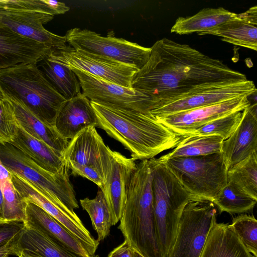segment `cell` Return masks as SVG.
Listing matches in <instances>:
<instances>
[{
    "label": "cell",
    "mask_w": 257,
    "mask_h": 257,
    "mask_svg": "<svg viewBox=\"0 0 257 257\" xmlns=\"http://www.w3.org/2000/svg\"><path fill=\"white\" fill-rule=\"evenodd\" d=\"M80 203L91 219L97 234V240L102 241L109 235L111 226L110 213L103 192L99 189L94 198L80 199Z\"/></svg>",
    "instance_id": "cell-31"
},
{
    "label": "cell",
    "mask_w": 257,
    "mask_h": 257,
    "mask_svg": "<svg viewBox=\"0 0 257 257\" xmlns=\"http://www.w3.org/2000/svg\"><path fill=\"white\" fill-rule=\"evenodd\" d=\"M257 7L250 8L215 28L199 34L222 37V40L254 51L257 49Z\"/></svg>",
    "instance_id": "cell-22"
},
{
    "label": "cell",
    "mask_w": 257,
    "mask_h": 257,
    "mask_svg": "<svg viewBox=\"0 0 257 257\" xmlns=\"http://www.w3.org/2000/svg\"><path fill=\"white\" fill-rule=\"evenodd\" d=\"M91 104L96 114L97 127L120 143L135 161L153 158L175 148L184 138L151 115L92 101Z\"/></svg>",
    "instance_id": "cell-2"
},
{
    "label": "cell",
    "mask_w": 257,
    "mask_h": 257,
    "mask_svg": "<svg viewBox=\"0 0 257 257\" xmlns=\"http://www.w3.org/2000/svg\"><path fill=\"white\" fill-rule=\"evenodd\" d=\"M135 160L112 151L111 166L106 180L100 189L107 203L111 226L120 219L125 205L128 186L136 169Z\"/></svg>",
    "instance_id": "cell-17"
},
{
    "label": "cell",
    "mask_w": 257,
    "mask_h": 257,
    "mask_svg": "<svg viewBox=\"0 0 257 257\" xmlns=\"http://www.w3.org/2000/svg\"><path fill=\"white\" fill-rule=\"evenodd\" d=\"M257 199L248 195L234 183L227 181V184L212 201L220 212L231 214H241L252 209Z\"/></svg>",
    "instance_id": "cell-30"
},
{
    "label": "cell",
    "mask_w": 257,
    "mask_h": 257,
    "mask_svg": "<svg viewBox=\"0 0 257 257\" xmlns=\"http://www.w3.org/2000/svg\"><path fill=\"white\" fill-rule=\"evenodd\" d=\"M11 177V173L4 166L0 160V221H6L4 217L3 196L2 186L4 182Z\"/></svg>",
    "instance_id": "cell-39"
},
{
    "label": "cell",
    "mask_w": 257,
    "mask_h": 257,
    "mask_svg": "<svg viewBox=\"0 0 257 257\" xmlns=\"http://www.w3.org/2000/svg\"><path fill=\"white\" fill-rule=\"evenodd\" d=\"M0 90L4 98L17 102L45 124L54 126L67 100L49 83L35 63L0 70Z\"/></svg>",
    "instance_id": "cell-4"
},
{
    "label": "cell",
    "mask_w": 257,
    "mask_h": 257,
    "mask_svg": "<svg viewBox=\"0 0 257 257\" xmlns=\"http://www.w3.org/2000/svg\"><path fill=\"white\" fill-rule=\"evenodd\" d=\"M11 179L24 200L40 207L69 230L92 255L95 254L99 242L92 236L74 211L55 204L31 184L17 175L11 173Z\"/></svg>",
    "instance_id": "cell-14"
},
{
    "label": "cell",
    "mask_w": 257,
    "mask_h": 257,
    "mask_svg": "<svg viewBox=\"0 0 257 257\" xmlns=\"http://www.w3.org/2000/svg\"><path fill=\"white\" fill-rule=\"evenodd\" d=\"M14 255L27 250L42 257H81L56 244L39 231L25 224L13 241ZM93 257H99L95 254Z\"/></svg>",
    "instance_id": "cell-25"
},
{
    "label": "cell",
    "mask_w": 257,
    "mask_h": 257,
    "mask_svg": "<svg viewBox=\"0 0 257 257\" xmlns=\"http://www.w3.org/2000/svg\"><path fill=\"white\" fill-rule=\"evenodd\" d=\"M221 153L228 171L253 153H257V106L250 104L231 135L223 140Z\"/></svg>",
    "instance_id": "cell-18"
},
{
    "label": "cell",
    "mask_w": 257,
    "mask_h": 257,
    "mask_svg": "<svg viewBox=\"0 0 257 257\" xmlns=\"http://www.w3.org/2000/svg\"><path fill=\"white\" fill-rule=\"evenodd\" d=\"M9 100L13 105L19 126L30 136L44 142L63 156L68 140L63 138L54 126H49L42 122L22 104Z\"/></svg>",
    "instance_id": "cell-26"
},
{
    "label": "cell",
    "mask_w": 257,
    "mask_h": 257,
    "mask_svg": "<svg viewBox=\"0 0 257 257\" xmlns=\"http://www.w3.org/2000/svg\"><path fill=\"white\" fill-rule=\"evenodd\" d=\"M230 225L246 249L257 257V221L254 216L239 215L233 218Z\"/></svg>",
    "instance_id": "cell-36"
},
{
    "label": "cell",
    "mask_w": 257,
    "mask_h": 257,
    "mask_svg": "<svg viewBox=\"0 0 257 257\" xmlns=\"http://www.w3.org/2000/svg\"><path fill=\"white\" fill-rule=\"evenodd\" d=\"M71 69L79 80L82 94L91 101L151 115L150 101L140 92L108 82L79 69Z\"/></svg>",
    "instance_id": "cell-11"
},
{
    "label": "cell",
    "mask_w": 257,
    "mask_h": 257,
    "mask_svg": "<svg viewBox=\"0 0 257 257\" xmlns=\"http://www.w3.org/2000/svg\"><path fill=\"white\" fill-rule=\"evenodd\" d=\"M151 48L148 61L131 82V88L148 98L151 111L206 87L247 80L222 61L187 44L164 38Z\"/></svg>",
    "instance_id": "cell-1"
},
{
    "label": "cell",
    "mask_w": 257,
    "mask_h": 257,
    "mask_svg": "<svg viewBox=\"0 0 257 257\" xmlns=\"http://www.w3.org/2000/svg\"><path fill=\"white\" fill-rule=\"evenodd\" d=\"M54 18L48 14L0 8V26L19 35L57 49L66 45L65 36L53 34L43 26Z\"/></svg>",
    "instance_id": "cell-16"
},
{
    "label": "cell",
    "mask_w": 257,
    "mask_h": 257,
    "mask_svg": "<svg viewBox=\"0 0 257 257\" xmlns=\"http://www.w3.org/2000/svg\"><path fill=\"white\" fill-rule=\"evenodd\" d=\"M0 8L37 12L53 16L70 10L64 3L52 0H0Z\"/></svg>",
    "instance_id": "cell-35"
},
{
    "label": "cell",
    "mask_w": 257,
    "mask_h": 257,
    "mask_svg": "<svg viewBox=\"0 0 257 257\" xmlns=\"http://www.w3.org/2000/svg\"><path fill=\"white\" fill-rule=\"evenodd\" d=\"M8 143L52 174L59 173L65 163L63 156L44 142L30 136L20 126L16 136Z\"/></svg>",
    "instance_id": "cell-24"
},
{
    "label": "cell",
    "mask_w": 257,
    "mask_h": 257,
    "mask_svg": "<svg viewBox=\"0 0 257 257\" xmlns=\"http://www.w3.org/2000/svg\"><path fill=\"white\" fill-rule=\"evenodd\" d=\"M216 215L211 201L189 202L182 211L174 242L167 257H200Z\"/></svg>",
    "instance_id": "cell-8"
},
{
    "label": "cell",
    "mask_w": 257,
    "mask_h": 257,
    "mask_svg": "<svg viewBox=\"0 0 257 257\" xmlns=\"http://www.w3.org/2000/svg\"><path fill=\"white\" fill-rule=\"evenodd\" d=\"M156 158L137 164L118 226L124 240L144 257H163L158 239L152 180Z\"/></svg>",
    "instance_id": "cell-3"
},
{
    "label": "cell",
    "mask_w": 257,
    "mask_h": 257,
    "mask_svg": "<svg viewBox=\"0 0 257 257\" xmlns=\"http://www.w3.org/2000/svg\"><path fill=\"white\" fill-rule=\"evenodd\" d=\"M228 181L257 199V153L249 156L228 171Z\"/></svg>",
    "instance_id": "cell-32"
},
{
    "label": "cell",
    "mask_w": 257,
    "mask_h": 257,
    "mask_svg": "<svg viewBox=\"0 0 257 257\" xmlns=\"http://www.w3.org/2000/svg\"><path fill=\"white\" fill-rule=\"evenodd\" d=\"M97 127V120L90 100L81 93L66 101L60 110L54 127L64 139L72 140L89 126Z\"/></svg>",
    "instance_id": "cell-21"
},
{
    "label": "cell",
    "mask_w": 257,
    "mask_h": 257,
    "mask_svg": "<svg viewBox=\"0 0 257 257\" xmlns=\"http://www.w3.org/2000/svg\"><path fill=\"white\" fill-rule=\"evenodd\" d=\"M14 239L7 244L0 246V257H8L10 255H14L13 244Z\"/></svg>",
    "instance_id": "cell-41"
},
{
    "label": "cell",
    "mask_w": 257,
    "mask_h": 257,
    "mask_svg": "<svg viewBox=\"0 0 257 257\" xmlns=\"http://www.w3.org/2000/svg\"><path fill=\"white\" fill-rule=\"evenodd\" d=\"M132 257H144L143 255L132 248Z\"/></svg>",
    "instance_id": "cell-43"
},
{
    "label": "cell",
    "mask_w": 257,
    "mask_h": 257,
    "mask_svg": "<svg viewBox=\"0 0 257 257\" xmlns=\"http://www.w3.org/2000/svg\"><path fill=\"white\" fill-rule=\"evenodd\" d=\"M53 60L70 69L82 70L108 82L131 88L136 67L108 57L97 55L70 46L55 49L49 55Z\"/></svg>",
    "instance_id": "cell-10"
},
{
    "label": "cell",
    "mask_w": 257,
    "mask_h": 257,
    "mask_svg": "<svg viewBox=\"0 0 257 257\" xmlns=\"http://www.w3.org/2000/svg\"><path fill=\"white\" fill-rule=\"evenodd\" d=\"M53 50L0 26V70L21 64H37Z\"/></svg>",
    "instance_id": "cell-19"
},
{
    "label": "cell",
    "mask_w": 257,
    "mask_h": 257,
    "mask_svg": "<svg viewBox=\"0 0 257 257\" xmlns=\"http://www.w3.org/2000/svg\"><path fill=\"white\" fill-rule=\"evenodd\" d=\"M19 127L12 102L3 98L0 100V144L11 141L17 135Z\"/></svg>",
    "instance_id": "cell-37"
},
{
    "label": "cell",
    "mask_w": 257,
    "mask_h": 257,
    "mask_svg": "<svg viewBox=\"0 0 257 257\" xmlns=\"http://www.w3.org/2000/svg\"><path fill=\"white\" fill-rule=\"evenodd\" d=\"M111 153L95 127L91 126L80 132L69 142L63 158L71 170L79 168L98 170L104 184L111 166Z\"/></svg>",
    "instance_id": "cell-12"
},
{
    "label": "cell",
    "mask_w": 257,
    "mask_h": 257,
    "mask_svg": "<svg viewBox=\"0 0 257 257\" xmlns=\"http://www.w3.org/2000/svg\"><path fill=\"white\" fill-rule=\"evenodd\" d=\"M200 257H252L230 224L212 223Z\"/></svg>",
    "instance_id": "cell-23"
},
{
    "label": "cell",
    "mask_w": 257,
    "mask_h": 257,
    "mask_svg": "<svg viewBox=\"0 0 257 257\" xmlns=\"http://www.w3.org/2000/svg\"><path fill=\"white\" fill-rule=\"evenodd\" d=\"M39 68L54 89L66 100L80 94L79 80L71 69L49 57V55L38 63Z\"/></svg>",
    "instance_id": "cell-28"
},
{
    "label": "cell",
    "mask_w": 257,
    "mask_h": 257,
    "mask_svg": "<svg viewBox=\"0 0 257 257\" xmlns=\"http://www.w3.org/2000/svg\"><path fill=\"white\" fill-rule=\"evenodd\" d=\"M25 226L19 221H0V246H3L18 235Z\"/></svg>",
    "instance_id": "cell-38"
},
{
    "label": "cell",
    "mask_w": 257,
    "mask_h": 257,
    "mask_svg": "<svg viewBox=\"0 0 257 257\" xmlns=\"http://www.w3.org/2000/svg\"><path fill=\"white\" fill-rule=\"evenodd\" d=\"M242 117V111L220 116L194 130L190 136H217L225 140L235 130Z\"/></svg>",
    "instance_id": "cell-33"
},
{
    "label": "cell",
    "mask_w": 257,
    "mask_h": 257,
    "mask_svg": "<svg viewBox=\"0 0 257 257\" xmlns=\"http://www.w3.org/2000/svg\"><path fill=\"white\" fill-rule=\"evenodd\" d=\"M223 139L217 136L191 135L183 138L164 158L204 156L221 152Z\"/></svg>",
    "instance_id": "cell-29"
},
{
    "label": "cell",
    "mask_w": 257,
    "mask_h": 257,
    "mask_svg": "<svg viewBox=\"0 0 257 257\" xmlns=\"http://www.w3.org/2000/svg\"><path fill=\"white\" fill-rule=\"evenodd\" d=\"M4 98V95L3 93L2 92L1 90H0V100Z\"/></svg>",
    "instance_id": "cell-44"
},
{
    "label": "cell",
    "mask_w": 257,
    "mask_h": 257,
    "mask_svg": "<svg viewBox=\"0 0 257 257\" xmlns=\"http://www.w3.org/2000/svg\"><path fill=\"white\" fill-rule=\"evenodd\" d=\"M250 104L247 96L237 97L220 103L155 118L176 134L185 138L204 124L231 112L243 111Z\"/></svg>",
    "instance_id": "cell-15"
},
{
    "label": "cell",
    "mask_w": 257,
    "mask_h": 257,
    "mask_svg": "<svg viewBox=\"0 0 257 257\" xmlns=\"http://www.w3.org/2000/svg\"><path fill=\"white\" fill-rule=\"evenodd\" d=\"M107 257H132V247L124 240L121 244L114 248Z\"/></svg>",
    "instance_id": "cell-40"
},
{
    "label": "cell",
    "mask_w": 257,
    "mask_h": 257,
    "mask_svg": "<svg viewBox=\"0 0 257 257\" xmlns=\"http://www.w3.org/2000/svg\"><path fill=\"white\" fill-rule=\"evenodd\" d=\"M256 89L252 81L224 84L206 87L154 108L153 117L166 115L210 105L232 98L249 96Z\"/></svg>",
    "instance_id": "cell-13"
},
{
    "label": "cell",
    "mask_w": 257,
    "mask_h": 257,
    "mask_svg": "<svg viewBox=\"0 0 257 257\" xmlns=\"http://www.w3.org/2000/svg\"><path fill=\"white\" fill-rule=\"evenodd\" d=\"M69 46L133 66L139 70L148 61L151 48L111 35L102 36L94 31L74 28L68 30L64 36Z\"/></svg>",
    "instance_id": "cell-9"
},
{
    "label": "cell",
    "mask_w": 257,
    "mask_h": 257,
    "mask_svg": "<svg viewBox=\"0 0 257 257\" xmlns=\"http://www.w3.org/2000/svg\"><path fill=\"white\" fill-rule=\"evenodd\" d=\"M236 15L222 7L203 9L192 16L179 17L171 32L180 35L195 32L199 34L215 28Z\"/></svg>",
    "instance_id": "cell-27"
},
{
    "label": "cell",
    "mask_w": 257,
    "mask_h": 257,
    "mask_svg": "<svg viewBox=\"0 0 257 257\" xmlns=\"http://www.w3.org/2000/svg\"><path fill=\"white\" fill-rule=\"evenodd\" d=\"M18 257H42L37 254L33 253L32 252L27 251V250H23L22 251L20 254L18 256Z\"/></svg>",
    "instance_id": "cell-42"
},
{
    "label": "cell",
    "mask_w": 257,
    "mask_h": 257,
    "mask_svg": "<svg viewBox=\"0 0 257 257\" xmlns=\"http://www.w3.org/2000/svg\"><path fill=\"white\" fill-rule=\"evenodd\" d=\"M160 158L196 199L212 202L227 183L228 169L221 152Z\"/></svg>",
    "instance_id": "cell-7"
},
{
    "label": "cell",
    "mask_w": 257,
    "mask_h": 257,
    "mask_svg": "<svg viewBox=\"0 0 257 257\" xmlns=\"http://www.w3.org/2000/svg\"><path fill=\"white\" fill-rule=\"evenodd\" d=\"M26 201L25 225L39 231L56 244L81 257H93L95 255L45 210L32 202Z\"/></svg>",
    "instance_id": "cell-20"
},
{
    "label": "cell",
    "mask_w": 257,
    "mask_h": 257,
    "mask_svg": "<svg viewBox=\"0 0 257 257\" xmlns=\"http://www.w3.org/2000/svg\"><path fill=\"white\" fill-rule=\"evenodd\" d=\"M2 190L5 220L24 222L27 203L15 188L11 177L3 184Z\"/></svg>",
    "instance_id": "cell-34"
},
{
    "label": "cell",
    "mask_w": 257,
    "mask_h": 257,
    "mask_svg": "<svg viewBox=\"0 0 257 257\" xmlns=\"http://www.w3.org/2000/svg\"><path fill=\"white\" fill-rule=\"evenodd\" d=\"M0 160L10 173L29 182L55 204L73 211L79 208L65 161L61 171L53 174L8 143L0 144Z\"/></svg>",
    "instance_id": "cell-6"
},
{
    "label": "cell",
    "mask_w": 257,
    "mask_h": 257,
    "mask_svg": "<svg viewBox=\"0 0 257 257\" xmlns=\"http://www.w3.org/2000/svg\"><path fill=\"white\" fill-rule=\"evenodd\" d=\"M154 209L158 239L163 257L174 242L179 220L187 204L196 199L159 158L152 180Z\"/></svg>",
    "instance_id": "cell-5"
}]
</instances>
